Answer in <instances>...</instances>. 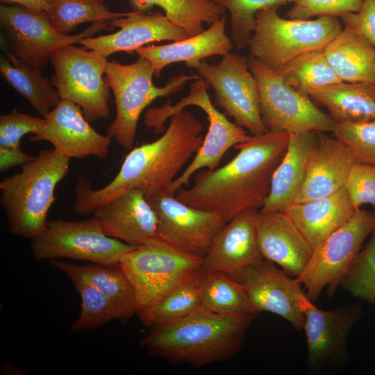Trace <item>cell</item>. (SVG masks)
I'll use <instances>...</instances> for the list:
<instances>
[{"label":"cell","mask_w":375,"mask_h":375,"mask_svg":"<svg viewBox=\"0 0 375 375\" xmlns=\"http://www.w3.org/2000/svg\"><path fill=\"white\" fill-rule=\"evenodd\" d=\"M202 123L192 112L179 110L158 140L131 149L106 185L94 190L90 181L80 176L72 210L78 215L91 214L97 206L133 189L141 191L147 200L167 190L202 144Z\"/></svg>","instance_id":"cell-1"},{"label":"cell","mask_w":375,"mask_h":375,"mask_svg":"<svg viewBox=\"0 0 375 375\" xmlns=\"http://www.w3.org/2000/svg\"><path fill=\"white\" fill-rule=\"evenodd\" d=\"M289 138L285 131L249 135L235 146L239 151L231 160L213 171L199 170L194 185L177 190L176 198L192 207L217 213L226 222L243 210L260 208Z\"/></svg>","instance_id":"cell-2"},{"label":"cell","mask_w":375,"mask_h":375,"mask_svg":"<svg viewBox=\"0 0 375 375\" xmlns=\"http://www.w3.org/2000/svg\"><path fill=\"white\" fill-rule=\"evenodd\" d=\"M255 314L220 315L203 309L152 326L140 341L153 356L201 367L233 358Z\"/></svg>","instance_id":"cell-3"},{"label":"cell","mask_w":375,"mask_h":375,"mask_svg":"<svg viewBox=\"0 0 375 375\" xmlns=\"http://www.w3.org/2000/svg\"><path fill=\"white\" fill-rule=\"evenodd\" d=\"M69 160L54 148L41 150L20 172L0 182V201L11 234L33 239L43 233L55 189L67 174Z\"/></svg>","instance_id":"cell-4"},{"label":"cell","mask_w":375,"mask_h":375,"mask_svg":"<svg viewBox=\"0 0 375 375\" xmlns=\"http://www.w3.org/2000/svg\"><path fill=\"white\" fill-rule=\"evenodd\" d=\"M278 8L272 6L256 13L247 45L250 56L276 72L304 53L324 50L342 30L338 17L285 19L278 14Z\"/></svg>","instance_id":"cell-5"},{"label":"cell","mask_w":375,"mask_h":375,"mask_svg":"<svg viewBox=\"0 0 375 375\" xmlns=\"http://www.w3.org/2000/svg\"><path fill=\"white\" fill-rule=\"evenodd\" d=\"M105 75L116 104V117L108 126L106 135L126 150L133 149L138 120L146 107L158 97L178 92L188 81L201 78L180 74L170 77L163 87H156L152 80L153 69L141 56L131 64L108 61Z\"/></svg>","instance_id":"cell-6"},{"label":"cell","mask_w":375,"mask_h":375,"mask_svg":"<svg viewBox=\"0 0 375 375\" xmlns=\"http://www.w3.org/2000/svg\"><path fill=\"white\" fill-rule=\"evenodd\" d=\"M201 260L156 237L124 255L119 263L134 288L137 314L199 274Z\"/></svg>","instance_id":"cell-7"},{"label":"cell","mask_w":375,"mask_h":375,"mask_svg":"<svg viewBox=\"0 0 375 375\" xmlns=\"http://www.w3.org/2000/svg\"><path fill=\"white\" fill-rule=\"evenodd\" d=\"M209 84L202 78L195 80L190 88L189 94L176 105L169 103L148 110L150 122L158 128H164L166 120L188 106H195L206 114L208 128L202 144L191 162L179 176L169 185L167 191L175 194L189 184L191 176L203 168L209 171L217 169L226 152L232 147L247 141L249 135L244 128L231 122L224 113L217 110L212 103L207 90Z\"/></svg>","instance_id":"cell-8"},{"label":"cell","mask_w":375,"mask_h":375,"mask_svg":"<svg viewBox=\"0 0 375 375\" xmlns=\"http://www.w3.org/2000/svg\"><path fill=\"white\" fill-rule=\"evenodd\" d=\"M247 62L258 84L261 117L268 131L333 132L336 122L309 96L294 90L253 56L249 55Z\"/></svg>","instance_id":"cell-9"},{"label":"cell","mask_w":375,"mask_h":375,"mask_svg":"<svg viewBox=\"0 0 375 375\" xmlns=\"http://www.w3.org/2000/svg\"><path fill=\"white\" fill-rule=\"evenodd\" d=\"M50 60L54 68L51 81L60 99L78 105L88 122L109 117L111 90L103 78L106 58L68 44L56 50Z\"/></svg>","instance_id":"cell-10"},{"label":"cell","mask_w":375,"mask_h":375,"mask_svg":"<svg viewBox=\"0 0 375 375\" xmlns=\"http://www.w3.org/2000/svg\"><path fill=\"white\" fill-rule=\"evenodd\" d=\"M31 251L37 260L72 258L97 264H113L135 249L106 235L99 221L62 219L48 221L43 233L31 239Z\"/></svg>","instance_id":"cell-11"},{"label":"cell","mask_w":375,"mask_h":375,"mask_svg":"<svg viewBox=\"0 0 375 375\" xmlns=\"http://www.w3.org/2000/svg\"><path fill=\"white\" fill-rule=\"evenodd\" d=\"M375 230V212L358 209L352 217L314 249L303 273L297 278L311 301L324 289L333 295L360 250L365 238Z\"/></svg>","instance_id":"cell-12"},{"label":"cell","mask_w":375,"mask_h":375,"mask_svg":"<svg viewBox=\"0 0 375 375\" xmlns=\"http://www.w3.org/2000/svg\"><path fill=\"white\" fill-rule=\"evenodd\" d=\"M247 58L229 52L217 64L202 60L196 70L213 90L215 105L238 126L256 135L268 131L261 117L258 84Z\"/></svg>","instance_id":"cell-13"},{"label":"cell","mask_w":375,"mask_h":375,"mask_svg":"<svg viewBox=\"0 0 375 375\" xmlns=\"http://www.w3.org/2000/svg\"><path fill=\"white\" fill-rule=\"evenodd\" d=\"M0 22L10 51L41 69L60 47L80 43L82 39L92 37L100 30H111L109 22L101 21L93 23L81 33L62 34L54 28L46 12L19 5H1Z\"/></svg>","instance_id":"cell-14"},{"label":"cell","mask_w":375,"mask_h":375,"mask_svg":"<svg viewBox=\"0 0 375 375\" xmlns=\"http://www.w3.org/2000/svg\"><path fill=\"white\" fill-rule=\"evenodd\" d=\"M158 220L156 237L202 258L226 223L219 214L188 206L167 190L148 199Z\"/></svg>","instance_id":"cell-15"},{"label":"cell","mask_w":375,"mask_h":375,"mask_svg":"<svg viewBox=\"0 0 375 375\" xmlns=\"http://www.w3.org/2000/svg\"><path fill=\"white\" fill-rule=\"evenodd\" d=\"M258 210H243L221 228L202 257L201 274L222 272L239 281L244 268L264 259L258 240Z\"/></svg>","instance_id":"cell-16"},{"label":"cell","mask_w":375,"mask_h":375,"mask_svg":"<svg viewBox=\"0 0 375 375\" xmlns=\"http://www.w3.org/2000/svg\"><path fill=\"white\" fill-rule=\"evenodd\" d=\"M276 264L263 259L244 268L239 278L256 313L269 312L301 330L304 317L299 298L306 294L297 278H292Z\"/></svg>","instance_id":"cell-17"},{"label":"cell","mask_w":375,"mask_h":375,"mask_svg":"<svg viewBox=\"0 0 375 375\" xmlns=\"http://www.w3.org/2000/svg\"><path fill=\"white\" fill-rule=\"evenodd\" d=\"M299 303L304 317L308 367L319 368L343 356L350 331L362 317L360 305L352 303L324 310L316 307L306 294L300 297Z\"/></svg>","instance_id":"cell-18"},{"label":"cell","mask_w":375,"mask_h":375,"mask_svg":"<svg viewBox=\"0 0 375 375\" xmlns=\"http://www.w3.org/2000/svg\"><path fill=\"white\" fill-rule=\"evenodd\" d=\"M43 118L44 124L29 141H47L69 159L108 156L111 139L90 125L78 105L61 99Z\"/></svg>","instance_id":"cell-19"},{"label":"cell","mask_w":375,"mask_h":375,"mask_svg":"<svg viewBox=\"0 0 375 375\" xmlns=\"http://www.w3.org/2000/svg\"><path fill=\"white\" fill-rule=\"evenodd\" d=\"M109 26L119 30L109 35L83 38L79 44L107 58L119 51L131 53L148 43L176 42L188 38L184 29L160 12L149 14L133 10L109 22Z\"/></svg>","instance_id":"cell-20"},{"label":"cell","mask_w":375,"mask_h":375,"mask_svg":"<svg viewBox=\"0 0 375 375\" xmlns=\"http://www.w3.org/2000/svg\"><path fill=\"white\" fill-rule=\"evenodd\" d=\"M104 233L139 247L156 235V215L144 194L133 189L101 204L92 212Z\"/></svg>","instance_id":"cell-21"},{"label":"cell","mask_w":375,"mask_h":375,"mask_svg":"<svg viewBox=\"0 0 375 375\" xmlns=\"http://www.w3.org/2000/svg\"><path fill=\"white\" fill-rule=\"evenodd\" d=\"M259 247L264 259L298 278L305 269L312 248L285 212L262 213L256 218Z\"/></svg>","instance_id":"cell-22"},{"label":"cell","mask_w":375,"mask_h":375,"mask_svg":"<svg viewBox=\"0 0 375 375\" xmlns=\"http://www.w3.org/2000/svg\"><path fill=\"white\" fill-rule=\"evenodd\" d=\"M355 160L340 140L318 132L303 182L294 203L329 196L344 188Z\"/></svg>","instance_id":"cell-23"},{"label":"cell","mask_w":375,"mask_h":375,"mask_svg":"<svg viewBox=\"0 0 375 375\" xmlns=\"http://www.w3.org/2000/svg\"><path fill=\"white\" fill-rule=\"evenodd\" d=\"M226 17L223 15L201 33L184 40L163 45H149L135 52L145 58L160 77L164 67L183 61L185 65L196 69L201 61L213 55L224 56L233 49V41L226 33Z\"/></svg>","instance_id":"cell-24"},{"label":"cell","mask_w":375,"mask_h":375,"mask_svg":"<svg viewBox=\"0 0 375 375\" xmlns=\"http://www.w3.org/2000/svg\"><path fill=\"white\" fill-rule=\"evenodd\" d=\"M319 131L290 133L286 152L276 167L269 193L259 212H285L294 203L303 182Z\"/></svg>","instance_id":"cell-25"},{"label":"cell","mask_w":375,"mask_h":375,"mask_svg":"<svg viewBox=\"0 0 375 375\" xmlns=\"http://www.w3.org/2000/svg\"><path fill=\"white\" fill-rule=\"evenodd\" d=\"M356 210L343 188L327 197L294 203L285 212L313 249L350 219Z\"/></svg>","instance_id":"cell-26"},{"label":"cell","mask_w":375,"mask_h":375,"mask_svg":"<svg viewBox=\"0 0 375 375\" xmlns=\"http://www.w3.org/2000/svg\"><path fill=\"white\" fill-rule=\"evenodd\" d=\"M324 53L342 82L375 85V47L354 30L344 26Z\"/></svg>","instance_id":"cell-27"},{"label":"cell","mask_w":375,"mask_h":375,"mask_svg":"<svg viewBox=\"0 0 375 375\" xmlns=\"http://www.w3.org/2000/svg\"><path fill=\"white\" fill-rule=\"evenodd\" d=\"M50 263L67 276L76 275L97 288L116 308L120 320L126 322L137 314L138 306L134 288L119 263L77 265L52 260Z\"/></svg>","instance_id":"cell-28"},{"label":"cell","mask_w":375,"mask_h":375,"mask_svg":"<svg viewBox=\"0 0 375 375\" xmlns=\"http://www.w3.org/2000/svg\"><path fill=\"white\" fill-rule=\"evenodd\" d=\"M309 97L326 108L335 122L375 121V85L342 82L314 89Z\"/></svg>","instance_id":"cell-29"},{"label":"cell","mask_w":375,"mask_h":375,"mask_svg":"<svg viewBox=\"0 0 375 375\" xmlns=\"http://www.w3.org/2000/svg\"><path fill=\"white\" fill-rule=\"evenodd\" d=\"M0 72L42 117L61 100L51 80L42 76L38 66L19 59L10 51L6 53V57H1Z\"/></svg>","instance_id":"cell-30"},{"label":"cell","mask_w":375,"mask_h":375,"mask_svg":"<svg viewBox=\"0 0 375 375\" xmlns=\"http://www.w3.org/2000/svg\"><path fill=\"white\" fill-rule=\"evenodd\" d=\"M133 11L147 12L158 6L174 25L183 28L188 37L203 30L224 15L226 9L214 0H128Z\"/></svg>","instance_id":"cell-31"},{"label":"cell","mask_w":375,"mask_h":375,"mask_svg":"<svg viewBox=\"0 0 375 375\" xmlns=\"http://www.w3.org/2000/svg\"><path fill=\"white\" fill-rule=\"evenodd\" d=\"M202 309L201 273L170 291L138 314L149 327L174 321Z\"/></svg>","instance_id":"cell-32"},{"label":"cell","mask_w":375,"mask_h":375,"mask_svg":"<svg viewBox=\"0 0 375 375\" xmlns=\"http://www.w3.org/2000/svg\"><path fill=\"white\" fill-rule=\"evenodd\" d=\"M201 275L202 309L220 315L257 314L240 282L222 272Z\"/></svg>","instance_id":"cell-33"},{"label":"cell","mask_w":375,"mask_h":375,"mask_svg":"<svg viewBox=\"0 0 375 375\" xmlns=\"http://www.w3.org/2000/svg\"><path fill=\"white\" fill-rule=\"evenodd\" d=\"M277 73L294 90L308 96L314 89L342 83L327 60L324 50L304 53Z\"/></svg>","instance_id":"cell-34"},{"label":"cell","mask_w":375,"mask_h":375,"mask_svg":"<svg viewBox=\"0 0 375 375\" xmlns=\"http://www.w3.org/2000/svg\"><path fill=\"white\" fill-rule=\"evenodd\" d=\"M48 3L46 14L51 24L66 35L81 24L110 22L128 13L110 11L103 0H48Z\"/></svg>","instance_id":"cell-35"},{"label":"cell","mask_w":375,"mask_h":375,"mask_svg":"<svg viewBox=\"0 0 375 375\" xmlns=\"http://www.w3.org/2000/svg\"><path fill=\"white\" fill-rule=\"evenodd\" d=\"M67 276L81 299V312L71 326L72 332L95 328L112 319L120 320V315L116 308L97 288L76 275Z\"/></svg>","instance_id":"cell-36"},{"label":"cell","mask_w":375,"mask_h":375,"mask_svg":"<svg viewBox=\"0 0 375 375\" xmlns=\"http://www.w3.org/2000/svg\"><path fill=\"white\" fill-rule=\"evenodd\" d=\"M230 14L231 40L237 49L245 48L256 25V13L272 6H281L295 0H214Z\"/></svg>","instance_id":"cell-37"},{"label":"cell","mask_w":375,"mask_h":375,"mask_svg":"<svg viewBox=\"0 0 375 375\" xmlns=\"http://www.w3.org/2000/svg\"><path fill=\"white\" fill-rule=\"evenodd\" d=\"M340 284L353 297L375 303V230L351 262Z\"/></svg>","instance_id":"cell-38"},{"label":"cell","mask_w":375,"mask_h":375,"mask_svg":"<svg viewBox=\"0 0 375 375\" xmlns=\"http://www.w3.org/2000/svg\"><path fill=\"white\" fill-rule=\"evenodd\" d=\"M332 133L345 144L356 162L375 165V121L336 122Z\"/></svg>","instance_id":"cell-39"},{"label":"cell","mask_w":375,"mask_h":375,"mask_svg":"<svg viewBox=\"0 0 375 375\" xmlns=\"http://www.w3.org/2000/svg\"><path fill=\"white\" fill-rule=\"evenodd\" d=\"M287 12L291 19L307 20L315 16H340L359 12L363 0H295Z\"/></svg>","instance_id":"cell-40"},{"label":"cell","mask_w":375,"mask_h":375,"mask_svg":"<svg viewBox=\"0 0 375 375\" xmlns=\"http://www.w3.org/2000/svg\"><path fill=\"white\" fill-rule=\"evenodd\" d=\"M43 117L23 114L13 108L0 116V147H20L21 139L28 133H35L44 124Z\"/></svg>","instance_id":"cell-41"},{"label":"cell","mask_w":375,"mask_h":375,"mask_svg":"<svg viewBox=\"0 0 375 375\" xmlns=\"http://www.w3.org/2000/svg\"><path fill=\"white\" fill-rule=\"evenodd\" d=\"M344 188L356 210L364 204L375 208V165L355 162Z\"/></svg>","instance_id":"cell-42"},{"label":"cell","mask_w":375,"mask_h":375,"mask_svg":"<svg viewBox=\"0 0 375 375\" xmlns=\"http://www.w3.org/2000/svg\"><path fill=\"white\" fill-rule=\"evenodd\" d=\"M340 17L344 26L358 33L375 47V0H363L359 12H349Z\"/></svg>","instance_id":"cell-43"},{"label":"cell","mask_w":375,"mask_h":375,"mask_svg":"<svg viewBox=\"0 0 375 375\" xmlns=\"http://www.w3.org/2000/svg\"><path fill=\"white\" fill-rule=\"evenodd\" d=\"M35 158V156L25 153L21 147H0V171L3 172L13 167L23 166Z\"/></svg>","instance_id":"cell-44"},{"label":"cell","mask_w":375,"mask_h":375,"mask_svg":"<svg viewBox=\"0 0 375 375\" xmlns=\"http://www.w3.org/2000/svg\"><path fill=\"white\" fill-rule=\"evenodd\" d=\"M8 3H16L29 9L46 12L49 3L48 0H1Z\"/></svg>","instance_id":"cell-45"}]
</instances>
